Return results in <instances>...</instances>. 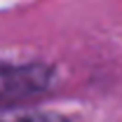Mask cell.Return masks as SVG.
<instances>
[{
    "instance_id": "obj_1",
    "label": "cell",
    "mask_w": 122,
    "mask_h": 122,
    "mask_svg": "<svg viewBox=\"0 0 122 122\" xmlns=\"http://www.w3.org/2000/svg\"><path fill=\"white\" fill-rule=\"evenodd\" d=\"M52 85V68L45 63H0V110L45 94Z\"/></svg>"
},
{
    "instance_id": "obj_2",
    "label": "cell",
    "mask_w": 122,
    "mask_h": 122,
    "mask_svg": "<svg viewBox=\"0 0 122 122\" xmlns=\"http://www.w3.org/2000/svg\"><path fill=\"white\" fill-rule=\"evenodd\" d=\"M0 122H71L59 113L47 110H0Z\"/></svg>"
}]
</instances>
